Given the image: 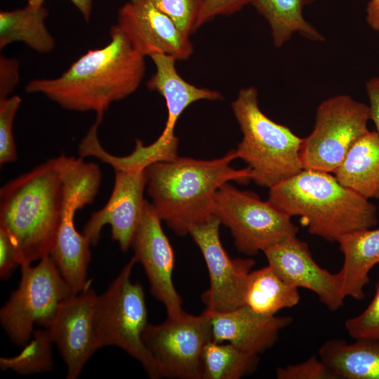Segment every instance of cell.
I'll return each mask as SVG.
<instances>
[{"instance_id": "obj_1", "label": "cell", "mask_w": 379, "mask_h": 379, "mask_svg": "<svg viewBox=\"0 0 379 379\" xmlns=\"http://www.w3.org/2000/svg\"><path fill=\"white\" fill-rule=\"evenodd\" d=\"M109 36L106 46L89 50L58 77L32 80L25 91L43 94L67 110L104 115L112 102L138 88L146 69L145 57L117 25L111 27Z\"/></svg>"}, {"instance_id": "obj_2", "label": "cell", "mask_w": 379, "mask_h": 379, "mask_svg": "<svg viewBox=\"0 0 379 379\" xmlns=\"http://www.w3.org/2000/svg\"><path fill=\"white\" fill-rule=\"evenodd\" d=\"M237 158L232 149L211 160L178 156L147 166V192L159 218L178 236L188 234L192 227L211 219L213 198L222 185L230 181L246 184L252 180L248 166H231Z\"/></svg>"}, {"instance_id": "obj_3", "label": "cell", "mask_w": 379, "mask_h": 379, "mask_svg": "<svg viewBox=\"0 0 379 379\" xmlns=\"http://www.w3.org/2000/svg\"><path fill=\"white\" fill-rule=\"evenodd\" d=\"M268 200L315 236L333 242L378 224L377 207L331 173L302 169L269 189Z\"/></svg>"}, {"instance_id": "obj_4", "label": "cell", "mask_w": 379, "mask_h": 379, "mask_svg": "<svg viewBox=\"0 0 379 379\" xmlns=\"http://www.w3.org/2000/svg\"><path fill=\"white\" fill-rule=\"evenodd\" d=\"M62 204V185L55 159L1 188L0 227L15 244L20 266L51 254L60 224Z\"/></svg>"}, {"instance_id": "obj_5", "label": "cell", "mask_w": 379, "mask_h": 379, "mask_svg": "<svg viewBox=\"0 0 379 379\" xmlns=\"http://www.w3.org/2000/svg\"><path fill=\"white\" fill-rule=\"evenodd\" d=\"M232 109L243 133L237 156L251 170L256 185L270 189L303 169L302 138L261 111L256 88L240 89Z\"/></svg>"}, {"instance_id": "obj_6", "label": "cell", "mask_w": 379, "mask_h": 379, "mask_svg": "<svg viewBox=\"0 0 379 379\" xmlns=\"http://www.w3.org/2000/svg\"><path fill=\"white\" fill-rule=\"evenodd\" d=\"M133 255L101 295H98L95 325L98 348L117 346L138 361L150 378H160L157 365L142 340L147 323L145 293L131 273Z\"/></svg>"}, {"instance_id": "obj_7", "label": "cell", "mask_w": 379, "mask_h": 379, "mask_svg": "<svg viewBox=\"0 0 379 379\" xmlns=\"http://www.w3.org/2000/svg\"><path fill=\"white\" fill-rule=\"evenodd\" d=\"M19 286L0 310V321L13 343L23 347L34 326L47 328L59 305L75 295L48 255L35 266L20 265Z\"/></svg>"}, {"instance_id": "obj_8", "label": "cell", "mask_w": 379, "mask_h": 379, "mask_svg": "<svg viewBox=\"0 0 379 379\" xmlns=\"http://www.w3.org/2000/svg\"><path fill=\"white\" fill-rule=\"evenodd\" d=\"M213 215L230 229L237 250L247 255L262 252L298 232L291 216L269 200L262 201L229 182L215 194Z\"/></svg>"}, {"instance_id": "obj_9", "label": "cell", "mask_w": 379, "mask_h": 379, "mask_svg": "<svg viewBox=\"0 0 379 379\" xmlns=\"http://www.w3.org/2000/svg\"><path fill=\"white\" fill-rule=\"evenodd\" d=\"M368 105L350 95L324 100L317 107L311 133L302 138L303 169L334 173L352 146L369 130Z\"/></svg>"}, {"instance_id": "obj_10", "label": "cell", "mask_w": 379, "mask_h": 379, "mask_svg": "<svg viewBox=\"0 0 379 379\" xmlns=\"http://www.w3.org/2000/svg\"><path fill=\"white\" fill-rule=\"evenodd\" d=\"M142 340L160 378L201 379L204 349L212 340L211 312L183 311L160 324H147Z\"/></svg>"}, {"instance_id": "obj_11", "label": "cell", "mask_w": 379, "mask_h": 379, "mask_svg": "<svg viewBox=\"0 0 379 379\" xmlns=\"http://www.w3.org/2000/svg\"><path fill=\"white\" fill-rule=\"evenodd\" d=\"M220 225L213 216L189 231L208 268L210 285L201 300L211 312H229L245 305L248 277L255 265L251 258L232 259L228 255L220 239Z\"/></svg>"}, {"instance_id": "obj_12", "label": "cell", "mask_w": 379, "mask_h": 379, "mask_svg": "<svg viewBox=\"0 0 379 379\" xmlns=\"http://www.w3.org/2000/svg\"><path fill=\"white\" fill-rule=\"evenodd\" d=\"M156 71L147 82V87L157 91L166 101V123L160 136L149 145H143L141 152L149 163L173 160L178 157V138L174 133L175 124L185 109L194 102L223 99L220 92L200 88L183 79L175 68L177 60L172 55L157 53L150 56Z\"/></svg>"}, {"instance_id": "obj_13", "label": "cell", "mask_w": 379, "mask_h": 379, "mask_svg": "<svg viewBox=\"0 0 379 379\" xmlns=\"http://www.w3.org/2000/svg\"><path fill=\"white\" fill-rule=\"evenodd\" d=\"M98 295L90 286L63 300L46 328L67 366V379H77L98 350L95 325Z\"/></svg>"}, {"instance_id": "obj_14", "label": "cell", "mask_w": 379, "mask_h": 379, "mask_svg": "<svg viewBox=\"0 0 379 379\" xmlns=\"http://www.w3.org/2000/svg\"><path fill=\"white\" fill-rule=\"evenodd\" d=\"M115 178L112 192L107 204L92 213L85 225L83 234L95 246L104 225L111 226L112 237L120 249L126 252L131 246L140 221L146 188L145 168L114 166Z\"/></svg>"}, {"instance_id": "obj_15", "label": "cell", "mask_w": 379, "mask_h": 379, "mask_svg": "<svg viewBox=\"0 0 379 379\" xmlns=\"http://www.w3.org/2000/svg\"><path fill=\"white\" fill-rule=\"evenodd\" d=\"M161 221L152 204L145 199L131 246L134 256L143 266L151 293L163 303L167 317H173L184 310L182 298L173 282L174 252Z\"/></svg>"}, {"instance_id": "obj_16", "label": "cell", "mask_w": 379, "mask_h": 379, "mask_svg": "<svg viewBox=\"0 0 379 379\" xmlns=\"http://www.w3.org/2000/svg\"><path fill=\"white\" fill-rule=\"evenodd\" d=\"M117 25L145 57L164 53L185 60L193 53L190 37L149 0L126 3L119 11Z\"/></svg>"}, {"instance_id": "obj_17", "label": "cell", "mask_w": 379, "mask_h": 379, "mask_svg": "<svg viewBox=\"0 0 379 379\" xmlns=\"http://www.w3.org/2000/svg\"><path fill=\"white\" fill-rule=\"evenodd\" d=\"M270 265L286 282L314 293L330 311L344 303L340 275L321 268L313 259L307 243L297 236L287 238L262 251Z\"/></svg>"}, {"instance_id": "obj_18", "label": "cell", "mask_w": 379, "mask_h": 379, "mask_svg": "<svg viewBox=\"0 0 379 379\" xmlns=\"http://www.w3.org/2000/svg\"><path fill=\"white\" fill-rule=\"evenodd\" d=\"M211 314L213 341L230 343L256 355L272 347L278 340L279 332L292 321L288 317L259 314L246 305L229 312Z\"/></svg>"}, {"instance_id": "obj_19", "label": "cell", "mask_w": 379, "mask_h": 379, "mask_svg": "<svg viewBox=\"0 0 379 379\" xmlns=\"http://www.w3.org/2000/svg\"><path fill=\"white\" fill-rule=\"evenodd\" d=\"M78 209L74 201L63 200L60 224L50 254L75 295L91 284L87 279V271L91 244L75 228L74 217Z\"/></svg>"}, {"instance_id": "obj_20", "label": "cell", "mask_w": 379, "mask_h": 379, "mask_svg": "<svg viewBox=\"0 0 379 379\" xmlns=\"http://www.w3.org/2000/svg\"><path fill=\"white\" fill-rule=\"evenodd\" d=\"M344 256L338 272L344 295L357 300L365 298L369 272L379 263V228L356 231L343 236L338 241Z\"/></svg>"}, {"instance_id": "obj_21", "label": "cell", "mask_w": 379, "mask_h": 379, "mask_svg": "<svg viewBox=\"0 0 379 379\" xmlns=\"http://www.w3.org/2000/svg\"><path fill=\"white\" fill-rule=\"evenodd\" d=\"M355 340L325 342L319 349V359L336 379H379V339Z\"/></svg>"}, {"instance_id": "obj_22", "label": "cell", "mask_w": 379, "mask_h": 379, "mask_svg": "<svg viewBox=\"0 0 379 379\" xmlns=\"http://www.w3.org/2000/svg\"><path fill=\"white\" fill-rule=\"evenodd\" d=\"M334 174L343 185L363 197L379 199V133L368 131L361 136Z\"/></svg>"}, {"instance_id": "obj_23", "label": "cell", "mask_w": 379, "mask_h": 379, "mask_svg": "<svg viewBox=\"0 0 379 379\" xmlns=\"http://www.w3.org/2000/svg\"><path fill=\"white\" fill-rule=\"evenodd\" d=\"M48 15L44 6H27L0 12V49L13 42H22L39 53H48L55 47L54 37L46 26Z\"/></svg>"}, {"instance_id": "obj_24", "label": "cell", "mask_w": 379, "mask_h": 379, "mask_svg": "<svg viewBox=\"0 0 379 379\" xmlns=\"http://www.w3.org/2000/svg\"><path fill=\"white\" fill-rule=\"evenodd\" d=\"M298 288L286 282L270 265L249 273L245 305L255 312L275 315L286 308L298 304Z\"/></svg>"}, {"instance_id": "obj_25", "label": "cell", "mask_w": 379, "mask_h": 379, "mask_svg": "<svg viewBox=\"0 0 379 379\" xmlns=\"http://www.w3.org/2000/svg\"><path fill=\"white\" fill-rule=\"evenodd\" d=\"M314 0H253L251 4L269 23L273 43L281 47L295 32L312 41H323V36L303 17L305 6Z\"/></svg>"}, {"instance_id": "obj_26", "label": "cell", "mask_w": 379, "mask_h": 379, "mask_svg": "<svg viewBox=\"0 0 379 379\" xmlns=\"http://www.w3.org/2000/svg\"><path fill=\"white\" fill-rule=\"evenodd\" d=\"M258 363V355L211 340L202 354L201 379H239L253 373Z\"/></svg>"}, {"instance_id": "obj_27", "label": "cell", "mask_w": 379, "mask_h": 379, "mask_svg": "<svg viewBox=\"0 0 379 379\" xmlns=\"http://www.w3.org/2000/svg\"><path fill=\"white\" fill-rule=\"evenodd\" d=\"M63 195L76 197L82 207L92 203L98 192L101 173L94 163L83 158L60 155L55 159Z\"/></svg>"}, {"instance_id": "obj_28", "label": "cell", "mask_w": 379, "mask_h": 379, "mask_svg": "<svg viewBox=\"0 0 379 379\" xmlns=\"http://www.w3.org/2000/svg\"><path fill=\"white\" fill-rule=\"evenodd\" d=\"M53 344L46 328L34 329L32 338L18 354L0 358L1 370H11L24 375L51 371Z\"/></svg>"}, {"instance_id": "obj_29", "label": "cell", "mask_w": 379, "mask_h": 379, "mask_svg": "<svg viewBox=\"0 0 379 379\" xmlns=\"http://www.w3.org/2000/svg\"><path fill=\"white\" fill-rule=\"evenodd\" d=\"M187 36L196 31L201 0H149Z\"/></svg>"}, {"instance_id": "obj_30", "label": "cell", "mask_w": 379, "mask_h": 379, "mask_svg": "<svg viewBox=\"0 0 379 379\" xmlns=\"http://www.w3.org/2000/svg\"><path fill=\"white\" fill-rule=\"evenodd\" d=\"M21 98L13 95L0 99V164L13 162L17 159L13 133V124L20 107Z\"/></svg>"}, {"instance_id": "obj_31", "label": "cell", "mask_w": 379, "mask_h": 379, "mask_svg": "<svg viewBox=\"0 0 379 379\" xmlns=\"http://www.w3.org/2000/svg\"><path fill=\"white\" fill-rule=\"evenodd\" d=\"M345 327L353 339H379V281L370 304L360 314L348 319Z\"/></svg>"}, {"instance_id": "obj_32", "label": "cell", "mask_w": 379, "mask_h": 379, "mask_svg": "<svg viewBox=\"0 0 379 379\" xmlns=\"http://www.w3.org/2000/svg\"><path fill=\"white\" fill-rule=\"evenodd\" d=\"M278 379H336L333 373L316 355L305 361L279 367L276 371Z\"/></svg>"}, {"instance_id": "obj_33", "label": "cell", "mask_w": 379, "mask_h": 379, "mask_svg": "<svg viewBox=\"0 0 379 379\" xmlns=\"http://www.w3.org/2000/svg\"><path fill=\"white\" fill-rule=\"evenodd\" d=\"M253 0H201L196 22V30L220 15H227L240 11Z\"/></svg>"}, {"instance_id": "obj_34", "label": "cell", "mask_w": 379, "mask_h": 379, "mask_svg": "<svg viewBox=\"0 0 379 379\" xmlns=\"http://www.w3.org/2000/svg\"><path fill=\"white\" fill-rule=\"evenodd\" d=\"M20 266L18 253L11 236L0 227V277L9 278L15 269Z\"/></svg>"}, {"instance_id": "obj_35", "label": "cell", "mask_w": 379, "mask_h": 379, "mask_svg": "<svg viewBox=\"0 0 379 379\" xmlns=\"http://www.w3.org/2000/svg\"><path fill=\"white\" fill-rule=\"evenodd\" d=\"M18 60L0 56V99L8 98L20 81Z\"/></svg>"}, {"instance_id": "obj_36", "label": "cell", "mask_w": 379, "mask_h": 379, "mask_svg": "<svg viewBox=\"0 0 379 379\" xmlns=\"http://www.w3.org/2000/svg\"><path fill=\"white\" fill-rule=\"evenodd\" d=\"M366 89L369 100L370 119L374 123L376 131L379 133V77L368 80Z\"/></svg>"}, {"instance_id": "obj_37", "label": "cell", "mask_w": 379, "mask_h": 379, "mask_svg": "<svg viewBox=\"0 0 379 379\" xmlns=\"http://www.w3.org/2000/svg\"><path fill=\"white\" fill-rule=\"evenodd\" d=\"M366 11L368 25L373 30L379 32V0H370Z\"/></svg>"}, {"instance_id": "obj_38", "label": "cell", "mask_w": 379, "mask_h": 379, "mask_svg": "<svg viewBox=\"0 0 379 379\" xmlns=\"http://www.w3.org/2000/svg\"><path fill=\"white\" fill-rule=\"evenodd\" d=\"M79 11L84 20H90L92 11L93 0H69Z\"/></svg>"}, {"instance_id": "obj_39", "label": "cell", "mask_w": 379, "mask_h": 379, "mask_svg": "<svg viewBox=\"0 0 379 379\" xmlns=\"http://www.w3.org/2000/svg\"><path fill=\"white\" fill-rule=\"evenodd\" d=\"M46 0H27V5L32 7H40L43 6Z\"/></svg>"}, {"instance_id": "obj_40", "label": "cell", "mask_w": 379, "mask_h": 379, "mask_svg": "<svg viewBox=\"0 0 379 379\" xmlns=\"http://www.w3.org/2000/svg\"><path fill=\"white\" fill-rule=\"evenodd\" d=\"M131 1H138V0H130Z\"/></svg>"}]
</instances>
